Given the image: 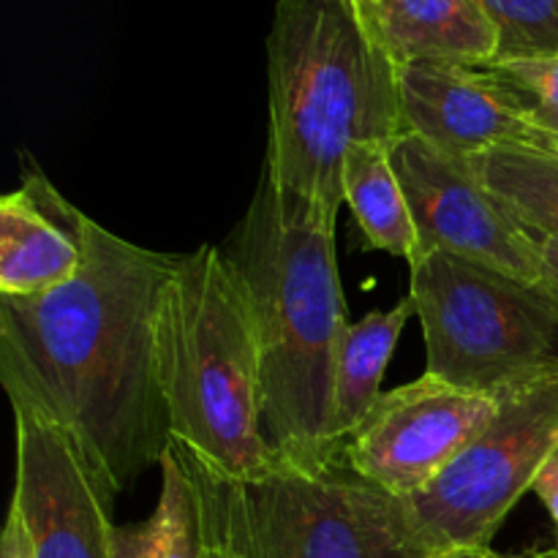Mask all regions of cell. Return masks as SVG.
I'll return each instance as SVG.
<instances>
[{"label": "cell", "instance_id": "2", "mask_svg": "<svg viewBox=\"0 0 558 558\" xmlns=\"http://www.w3.org/2000/svg\"><path fill=\"white\" fill-rule=\"evenodd\" d=\"M223 251L254 311L272 450L300 466L332 461L343 452L332 445L330 423L336 360L349 327L336 221L281 194L262 169L254 199Z\"/></svg>", "mask_w": 558, "mask_h": 558}, {"label": "cell", "instance_id": "17", "mask_svg": "<svg viewBox=\"0 0 558 558\" xmlns=\"http://www.w3.org/2000/svg\"><path fill=\"white\" fill-rule=\"evenodd\" d=\"M161 494L150 518L134 526H114L112 558H199L202 534L196 515L194 490L180 463L178 452L169 447L161 463Z\"/></svg>", "mask_w": 558, "mask_h": 558}, {"label": "cell", "instance_id": "20", "mask_svg": "<svg viewBox=\"0 0 558 558\" xmlns=\"http://www.w3.org/2000/svg\"><path fill=\"white\" fill-rule=\"evenodd\" d=\"M532 490L537 494V499L543 501V507L548 510L550 521H554L558 532V450L554 452V458L545 463V469L539 472L537 483H534Z\"/></svg>", "mask_w": 558, "mask_h": 558}, {"label": "cell", "instance_id": "9", "mask_svg": "<svg viewBox=\"0 0 558 558\" xmlns=\"http://www.w3.org/2000/svg\"><path fill=\"white\" fill-rule=\"evenodd\" d=\"M392 163L407 191L423 251H447L461 259L554 287L539 240H534L490 194L472 163L414 134H401L392 142Z\"/></svg>", "mask_w": 558, "mask_h": 558}, {"label": "cell", "instance_id": "27", "mask_svg": "<svg viewBox=\"0 0 558 558\" xmlns=\"http://www.w3.org/2000/svg\"><path fill=\"white\" fill-rule=\"evenodd\" d=\"M554 558H558V550H556V556H554Z\"/></svg>", "mask_w": 558, "mask_h": 558}, {"label": "cell", "instance_id": "21", "mask_svg": "<svg viewBox=\"0 0 558 558\" xmlns=\"http://www.w3.org/2000/svg\"><path fill=\"white\" fill-rule=\"evenodd\" d=\"M0 558H31L25 529H22V521L14 507H9V518H5L3 539H0Z\"/></svg>", "mask_w": 558, "mask_h": 558}, {"label": "cell", "instance_id": "1", "mask_svg": "<svg viewBox=\"0 0 558 558\" xmlns=\"http://www.w3.org/2000/svg\"><path fill=\"white\" fill-rule=\"evenodd\" d=\"M178 262L90 218L74 281L38 298H0V381L11 409L58 425L114 496L172 447L158 314Z\"/></svg>", "mask_w": 558, "mask_h": 558}, {"label": "cell", "instance_id": "16", "mask_svg": "<svg viewBox=\"0 0 558 558\" xmlns=\"http://www.w3.org/2000/svg\"><path fill=\"white\" fill-rule=\"evenodd\" d=\"M469 163L534 240L558 238V153L494 150Z\"/></svg>", "mask_w": 558, "mask_h": 558}, {"label": "cell", "instance_id": "8", "mask_svg": "<svg viewBox=\"0 0 558 558\" xmlns=\"http://www.w3.org/2000/svg\"><path fill=\"white\" fill-rule=\"evenodd\" d=\"M496 409V398L425 374L376 401L343 445V461L390 494L412 499L485 434Z\"/></svg>", "mask_w": 558, "mask_h": 558}, {"label": "cell", "instance_id": "22", "mask_svg": "<svg viewBox=\"0 0 558 558\" xmlns=\"http://www.w3.org/2000/svg\"><path fill=\"white\" fill-rule=\"evenodd\" d=\"M434 558H532V556H501L494 548H447Z\"/></svg>", "mask_w": 558, "mask_h": 558}, {"label": "cell", "instance_id": "19", "mask_svg": "<svg viewBox=\"0 0 558 558\" xmlns=\"http://www.w3.org/2000/svg\"><path fill=\"white\" fill-rule=\"evenodd\" d=\"M543 129L558 134V54L485 63Z\"/></svg>", "mask_w": 558, "mask_h": 558}, {"label": "cell", "instance_id": "11", "mask_svg": "<svg viewBox=\"0 0 558 558\" xmlns=\"http://www.w3.org/2000/svg\"><path fill=\"white\" fill-rule=\"evenodd\" d=\"M398 85L403 134L423 136L450 156L558 153V134L543 129L488 65L409 63L398 69Z\"/></svg>", "mask_w": 558, "mask_h": 558}, {"label": "cell", "instance_id": "23", "mask_svg": "<svg viewBox=\"0 0 558 558\" xmlns=\"http://www.w3.org/2000/svg\"><path fill=\"white\" fill-rule=\"evenodd\" d=\"M539 251H543V262L550 276V283L558 289V238L539 240Z\"/></svg>", "mask_w": 558, "mask_h": 558}, {"label": "cell", "instance_id": "3", "mask_svg": "<svg viewBox=\"0 0 558 558\" xmlns=\"http://www.w3.org/2000/svg\"><path fill=\"white\" fill-rule=\"evenodd\" d=\"M398 69L357 0H276L262 169L281 194L336 221L347 153L403 134Z\"/></svg>", "mask_w": 558, "mask_h": 558}, {"label": "cell", "instance_id": "13", "mask_svg": "<svg viewBox=\"0 0 558 558\" xmlns=\"http://www.w3.org/2000/svg\"><path fill=\"white\" fill-rule=\"evenodd\" d=\"M360 5L398 65H485L496 60L499 36L477 0H379Z\"/></svg>", "mask_w": 558, "mask_h": 558}, {"label": "cell", "instance_id": "15", "mask_svg": "<svg viewBox=\"0 0 558 558\" xmlns=\"http://www.w3.org/2000/svg\"><path fill=\"white\" fill-rule=\"evenodd\" d=\"M343 202L352 207L365 245L412 265L423 254L407 191L392 163V142H363L343 161Z\"/></svg>", "mask_w": 558, "mask_h": 558}, {"label": "cell", "instance_id": "7", "mask_svg": "<svg viewBox=\"0 0 558 558\" xmlns=\"http://www.w3.org/2000/svg\"><path fill=\"white\" fill-rule=\"evenodd\" d=\"M558 450V376L499 398L485 434L423 494L414 518L436 550L490 548Z\"/></svg>", "mask_w": 558, "mask_h": 558}, {"label": "cell", "instance_id": "5", "mask_svg": "<svg viewBox=\"0 0 558 558\" xmlns=\"http://www.w3.org/2000/svg\"><path fill=\"white\" fill-rule=\"evenodd\" d=\"M191 480L202 543L238 558H434L403 496L354 472L343 452L319 466L281 461L232 480L172 445Z\"/></svg>", "mask_w": 558, "mask_h": 558}, {"label": "cell", "instance_id": "14", "mask_svg": "<svg viewBox=\"0 0 558 558\" xmlns=\"http://www.w3.org/2000/svg\"><path fill=\"white\" fill-rule=\"evenodd\" d=\"M414 314V300L403 298L390 311H371L343 332L336 360L330 423V439L338 450H343L349 436L363 425L376 401L385 396L381 379L396 354L398 338Z\"/></svg>", "mask_w": 558, "mask_h": 558}, {"label": "cell", "instance_id": "6", "mask_svg": "<svg viewBox=\"0 0 558 558\" xmlns=\"http://www.w3.org/2000/svg\"><path fill=\"white\" fill-rule=\"evenodd\" d=\"M409 298L425 338L428 371L499 401L558 376V289L447 251L412 262Z\"/></svg>", "mask_w": 558, "mask_h": 558}, {"label": "cell", "instance_id": "24", "mask_svg": "<svg viewBox=\"0 0 558 558\" xmlns=\"http://www.w3.org/2000/svg\"><path fill=\"white\" fill-rule=\"evenodd\" d=\"M199 558H238V556L229 554L227 548H218V545L202 543V556Z\"/></svg>", "mask_w": 558, "mask_h": 558}, {"label": "cell", "instance_id": "18", "mask_svg": "<svg viewBox=\"0 0 558 558\" xmlns=\"http://www.w3.org/2000/svg\"><path fill=\"white\" fill-rule=\"evenodd\" d=\"M499 36L496 60L558 54V0H477Z\"/></svg>", "mask_w": 558, "mask_h": 558}, {"label": "cell", "instance_id": "26", "mask_svg": "<svg viewBox=\"0 0 558 558\" xmlns=\"http://www.w3.org/2000/svg\"><path fill=\"white\" fill-rule=\"evenodd\" d=\"M357 3H379V0H357Z\"/></svg>", "mask_w": 558, "mask_h": 558}, {"label": "cell", "instance_id": "4", "mask_svg": "<svg viewBox=\"0 0 558 558\" xmlns=\"http://www.w3.org/2000/svg\"><path fill=\"white\" fill-rule=\"evenodd\" d=\"M158 381L172 445L202 466L251 480L281 463L265 434L254 311L223 245L180 256L158 314Z\"/></svg>", "mask_w": 558, "mask_h": 558}, {"label": "cell", "instance_id": "10", "mask_svg": "<svg viewBox=\"0 0 558 558\" xmlns=\"http://www.w3.org/2000/svg\"><path fill=\"white\" fill-rule=\"evenodd\" d=\"M14 425L11 507L31 558H112V490L58 425L25 409H14Z\"/></svg>", "mask_w": 558, "mask_h": 558}, {"label": "cell", "instance_id": "25", "mask_svg": "<svg viewBox=\"0 0 558 558\" xmlns=\"http://www.w3.org/2000/svg\"><path fill=\"white\" fill-rule=\"evenodd\" d=\"M556 550H543V554H532V558H554Z\"/></svg>", "mask_w": 558, "mask_h": 558}, {"label": "cell", "instance_id": "12", "mask_svg": "<svg viewBox=\"0 0 558 558\" xmlns=\"http://www.w3.org/2000/svg\"><path fill=\"white\" fill-rule=\"evenodd\" d=\"M87 221L44 174L0 199V298H38L80 276Z\"/></svg>", "mask_w": 558, "mask_h": 558}]
</instances>
